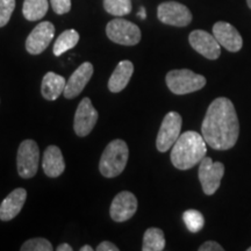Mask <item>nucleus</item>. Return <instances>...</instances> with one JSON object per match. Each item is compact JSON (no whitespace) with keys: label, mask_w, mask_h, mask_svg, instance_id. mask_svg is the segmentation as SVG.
I'll return each mask as SVG.
<instances>
[{"label":"nucleus","mask_w":251,"mask_h":251,"mask_svg":"<svg viewBox=\"0 0 251 251\" xmlns=\"http://www.w3.org/2000/svg\"><path fill=\"white\" fill-rule=\"evenodd\" d=\"M56 250L57 251H72L74 249H72V247L69 246L68 243H62V244H59Z\"/></svg>","instance_id":"nucleus-30"},{"label":"nucleus","mask_w":251,"mask_h":251,"mask_svg":"<svg viewBox=\"0 0 251 251\" xmlns=\"http://www.w3.org/2000/svg\"><path fill=\"white\" fill-rule=\"evenodd\" d=\"M225 175V165L220 162H213L209 157H203L199 165V180L203 193L207 196L214 194L221 184Z\"/></svg>","instance_id":"nucleus-8"},{"label":"nucleus","mask_w":251,"mask_h":251,"mask_svg":"<svg viewBox=\"0 0 251 251\" xmlns=\"http://www.w3.org/2000/svg\"><path fill=\"white\" fill-rule=\"evenodd\" d=\"M79 251H93V249H92V247H91V246H84V247L80 248Z\"/></svg>","instance_id":"nucleus-32"},{"label":"nucleus","mask_w":251,"mask_h":251,"mask_svg":"<svg viewBox=\"0 0 251 251\" xmlns=\"http://www.w3.org/2000/svg\"><path fill=\"white\" fill-rule=\"evenodd\" d=\"M165 248L164 233L159 228H149L143 236V251H162Z\"/></svg>","instance_id":"nucleus-21"},{"label":"nucleus","mask_w":251,"mask_h":251,"mask_svg":"<svg viewBox=\"0 0 251 251\" xmlns=\"http://www.w3.org/2000/svg\"><path fill=\"white\" fill-rule=\"evenodd\" d=\"M183 220L191 233H198L205 226V219L200 212L196 209H188L183 214Z\"/></svg>","instance_id":"nucleus-24"},{"label":"nucleus","mask_w":251,"mask_h":251,"mask_svg":"<svg viewBox=\"0 0 251 251\" xmlns=\"http://www.w3.org/2000/svg\"><path fill=\"white\" fill-rule=\"evenodd\" d=\"M42 168L45 174L50 178H57L65 170V163L62 151L58 147L49 146L43 153Z\"/></svg>","instance_id":"nucleus-17"},{"label":"nucleus","mask_w":251,"mask_h":251,"mask_svg":"<svg viewBox=\"0 0 251 251\" xmlns=\"http://www.w3.org/2000/svg\"><path fill=\"white\" fill-rule=\"evenodd\" d=\"M206 143L215 150H228L236 144L240 124L234 103L228 98H216L207 109L201 126Z\"/></svg>","instance_id":"nucleus-1"},{"label":"nucleus","mask_w":251,"mask_h":251,"mask_svg":"<svg viewBox=\"0 0 251 251\" xmlns=\"http://www.w3.org/2000/svg\"><path fill=\"white\" fill-rule=\"evenodd\" d=\"M103 7L107 13L115 17H124L131 12V0H103Z\"/></svg>","instance_id":"nucleus-23"},{"label":"nucleus","mask_w":251,"mask_h":251,"mask_svg":"<svg viewBox=\"0 0 251 251\" xmlns=\"http://www.w3.org/2000/svg\"><path fill=\"white\" fill-rule=\"evenodd\" d=\"M48 0H25L23 13L28 21H39L48 12Z\"/></svg>","instance_id":"nucleus-20"},{"label":"nucleus","mask_w":251,"mask_h":251,"mask_svg":"<svg viewBox=\"0 0 251 251\" xmlns=\"http://www.w3.org/2000/svg\"><path fill=\"white\" fill-rule=\"evenodd\" d=\"M129 150L125 141L114 140L103 150L99 162V170L103 177L114 178L124 172L127 165Z\"/></svg>","instance_id":"nucleus-3"},{"label":"nucleus","mask_w":251,"mask_h":251,"mask_svg":"<svg viewBox=\"0 0 251 251\" xmlns=\"http://www.w3.org/2000/svg\"><path fill=\"white\" fill-rule=\"evenodd\" d=\"M248 251H251V247H250V248H248Z\"/></svg>","instance_id":"nucleus-34"},{"label":"nucleus","mask_w":251,"mask_h":251,"mask_svg":"<svg viewBox=\"0 0 251 251\" xmlns=\"http://www.w3.org/2000/svg\"><path fill=\"white\" fill-rule=\"evenodd\" d=\"M65 85H67V80L64 77L59 76L55 72H48L42 79L41 93H42L43 98L52 101L64 92Z\"/></svg>","instance_id":"nucleus-19"},{"label":"nucleus","mask_w":251,"mask_h":251,"mask_svg":"<svg viewBox=\"0 0 251 251\" xmlns=\"http://www.w3.org/2000/svg\"><path fill=\"white\" fill-rule=\"evenodd\" d=\"M40 162V149L35 141L25 140L18 149L17 166L20 177L29 179L36 175Z\"/></svg>","instance_id":"nucleus-5"},{"label":"nucleus","mask_w":251,"mask_h":251,"mask_svg":"<svg viewBox=\"0 0 251 251\" xmlns=\"http://www.w3.org/2000/svg\"><path fill=\"white\" fill-rule=\"evenodd\" d=\"M27 199V191L25 188H15L2 200L0 205V220L11 221L21 212Z\"/></svg>","instance_id":"nucleus-16"},{"label":"nucleus","mask_w":251,"mask_h":251,"mask_svg":"<svg viewBox=\"0 0 251 251\" xmlns=\"http://www.w3.org/2000/svg\"><path fill=\"white\" fill-rule=\"evenodd\" d=\"M199 251H224V248L214 241H207L199 248Z\"/></svg>","instance_id":"nucleus-28"},{"label":"nucleus","mask_w":251,"mask_h":251,"mask_svg":"<svg viewBox=\"0 0 251 251\" xmlns=\"http://www.w3.org/2000/svg\"><path fill=\"white\" fill-rule=\"evenodd\" d=\"M106 34L114 43L135 46L141 41V30L136 25L125 19H114L106 26Z\"/></svg>","instance_id":"nucleus-6"},{"label":"nucleus","mask_w":251,"mask_h":251,"mask_svg":"<svg viewBox=\"0 0 251 251\" xmlns=\"http://www.w3.org/2000/svg\"><path fill=\"white\" fill-rule=\"evenodd\" d=\"M188 41L192 48L208 59H216L221 54V46L214 35L205 30H193L188 36Z\"/></svg>","instance_id":"nucleus-12"},{"label":"nucleus","mask_w":251,"mask_h":251,"mask_svg":"<svg viewBox=\"0 0 251 251\" xmlns=\"http://www.w3.org/2000/svg\"><path fill=\"white\" fill-rule=\"evenodd\" d=\"M166 85L172 93L183 96L201 90L206 85V78L187 69L172 70L166 75Z\"/></svg>","instance_id":"nucleus-4"},{"label":"nucleus","mask_w":251,"mask_h":251,"mask_svg":"<svg viewBox=\"0 0 251 251\" xmlns=\"http://www.w3.org/2000/svg\"><path fill=\"white\" fill-rule=\"evenodd\" d=\"M55 27L49 21H43L31 30L26 40V49L30 55H40L48 48L54 39Z\"/></svg>","instance_id":"nucleus-10"},{"label":"nucleus","mask_w":251,"mask_h":251,"mask_svg":"<svg viewBox=\"0 0 251 251\" xmlns=\"http://www.w3.org/2000/svg\"><path fill=\"white\" fill-rule=\"evenodd\" d=\"M207 153V143L202 135L188 130L180 134L172 146L171 162L178 170H188L200 164Z\"/></svg>","instance_id":"nucleus-2"},{"label":"nucleus","mask_w":251,"mask_h":251,"mask_svg":"<svg viewBox=\"0 0 251 251\" xmlns=\"http://www.w3.org/2000/svg\"><path fill=\"white\" fill-rule=\"evenodd\" d=\"M15 8V0H0V27L8 24Z\"/></svg>","instance_id":"nucleus-26"},{"label":"nucleus","mask_w":251,"mask_h":251,"mask_svg":"<svg viewBox=\"0 0 251 251\" xmlns=\"http://www.w3.org/2000/svg\"><path fill=\"white\" fill-rule=\"evenodd\" d=\"M97 251H119V248L109 241H103L97 248Z\"/></svg>","instance_id":"nucleus-29"},{"label":"nucleus","mask_w":251,"mask_h":251,"mask_svg":"<svg viewBox=\"0 0 251 251\" xmlns=\"http://www.w3.org/2000/svg\"><path fill=\"white\" fill-rule=\"evenodd\" d=\"M21 251H51L52 246L48 240L42 237L31 238L26 241L21 247Z\"/></svg>","instance_id":"nucleus-25"},{"label":"nucleus","mask_w":251,"mask_h":251,"mask_svg":"<svg viewBox=\"0 0 251 251\" xmlns=\"http://www.w3.org/2000/svg\"><path fill=\"white\" fill-rule=\"evenodd\" d=\"M157 17L165 25L185 27L192 21V13L186 6L176 1L162 2L157 8Z\"/></svg>","instance_id":"nucleus-9"},{"label":"nucleus","mask_w":251,"mask_h":251,"mask_svg":"<svg viewBox=\"0 0 251 251\" xmlns=\"http://www.w3.org/2000/svg\"><path fill=\"white\" fill-rule=\"evenodd\" d=\"M213 35L218 40L220 46L224 47L228 51L237 52L243 46V40L241 34L233 25L219 21L213 26Z\"/></svg>","instance_id":"nucleus-14"},{"label":"nucleus","mask_w":251,"mask_h":251,"mask_svg":"<svg viewBox=\"0 0 251 251\" xmlns=\"http://www.w3.org/2000/svg\"><path fill=\"white\" fill-rule=\"evenodd\" d=\"M93 75V65L90 62H85L77 69L70 78L67 80V85L64 89V97L67 99L76 98L77 96L83 92L85 86L89 83Z\"/></svg>","instance_id":"nucleus-15"},{"label":"nucleus","mask_w":251,"mask_h":251,"mask_svg":"<svg viewBox=\"0 0 251 251\" xmlns=\"http://www.w3.org/2000/svg\"><path fill=\"white\" fill-rule=\"evenodd\" d=\"M79 41V34L77 33L75 29H68L63 31L56 40L54 45V55L55 56H61L64 52H67L68 50H70L76 47V45Z\"/></svg>","instance_id":"nucleus-22"},{"label":"nucleus","mask_w":251,"mask_h":251,"mask_svg":"<svg viewBox=\"0 0 251 251\" xmlns=\"http://www.w3.org/2000/svg\"><path fill=\"white\" fill-rule=\"evenodd\" d=\"M137 199L131 192L124 191L113 199L109 214L111 218L117 222H125L131 219L136 213Z\"/></svg>","instance_id":"nucleus-13"},{"label":"nucleus","mask_w":251,"mask_h":251,"mask_svg":"<svg viewBox=\"0 0 251 251\" xmlns=\"http://www.w3.org/2000/svg\"><path fill=\"white\" fill-rule=\"evenodd\" d=\"M134 72V65L130 61H121L113 71L108 80V90L113 93L121 92L129 83Z\"/></svg>","instance_id":"nucleus-18"},{"label":"nucleus","mask_w":251,"mask_h":251,"mask_svg":"<svg viewBox=\"0 0 251 251\" xmlns=\"http://www.w3.org/2000/svg\"><path fill=\"white\" fill-rule=\"evenodd\" d=\"M139 17L144 20V19L147 18V13H146V8L144 7H141L140 8V12H139Z\"/></svg>","instance_id":"nucleus-31"},{"label":"nucleus","mask_w":251,"mask_h":251,"mask_svg":"<svg viewBox=\"0 0 251 251\" xmlns=\"http://www.w3.org/2000/svg\"><path fill=\"white\" fill-rule=\"evenodd\" d=\"M181 117L177 112H169L163 119L158 135H157L156 147L161 152H166L180 136Z\"/></svg>","instance_id":"nucleus-7"},{"label":"nucleus","mask_w":251,"mask_h":251,"mask_svg":"<svg viewBox=\"0 0 251 251\" xmlns=\"http://www.w3.org/2000/svg\"><path fill=\"white\" fill-rule=\"evenodd\" d=\"M97 121H98V112L93 107L90 98H84L78 105L75 114V133L80 137L86 136L92 131Z\"/></svg>","instance_id":"nucleus-11"},{"label":"nucleus","mask_w":251,"mask_h":251,"mask_svg":"<svg viewBox=\"0 0 251 251\" xmlns=\"http://www.w3.org/2000/svg\"><path fill=\"white\" fill-rule=\"evenodd\" d=\"M50 4L56 14H65L71 9V0H50Z\"/></svg>","instance_id":"nucleus-27"},{"label":"nucleus","mask_w":251,"mask_h":251,"mask_svg":"<svg viewBox=\"0 0 251 251\" xmlns=\"http://www.w3.org/2000/svg\"><path fill=\"white\" fill-rule=\"evenodd\" d=\"M247 4H248V6H249V7L251 8V0H247Z\"/></svg>","instance_id":"nucleus-33"}]
</instances>
